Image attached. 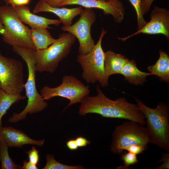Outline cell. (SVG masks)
<instances>
[{
	"label": "cell",
	"instance_id": "cell-1",
	"mask_svg": "<svg viewBox=\"0 0 169 169\" xmlns=\"http://www.w3.org/2000/svg\"><path fill=\"white\" fill-rule=\"evenodd\" d=\"M96 90V95H88L81 100L79 111V115L96 113L103 117L124 119L145 125V117L136 104L129 102L123 97L115 100L109 99L104 94L98 85Z\"/></svg>",
	"mask_w": 169,
	"mask_h": 169
},
{
	"label": "cell",
	"instance_id": "cell-2",
	"mask_svg": "<svg viewBox=\"0 0 169 169\" xmlns=\"http://www.w3.org/2000/svg\"><path fill=\"white\" fill-rule=\"evenodd\" d=\"M14 52L20 56L26 63L28 71V78L24 85L27 104L20 112H14L8 119V121L15 123L25 119L28 114L32 115L44 110L47 106V102L44 100L36 89L35 84L36 72L35 54V51L19 46H13Z\"/></svg>",
	"mask_w": 169,
	"mask_h": 169
},
{
	"label": "cell",
	"instance_id": "cell-3",
	"mask_svg": "<svg viewBox=\"0 0 169 169\" xmlns=\"http://www.w3.org/2000/svg\"><path fill=\"white\" fill-rule=\"evenodd\" d=\"M136 105L144 115L150 143L169 151V116L168 105L158 103L155 108L149 107L134 97Z\"/></svg>",
	"mask_w": 169,
	"mask_h": 169
},
{
	"label": "cell",
	"instance_id": "cell-4",
	"mask_svg": "<svg viewBox=\"0 0 169 169\" xmlns=\"http://www.w3.org/2000/svg\"><path fill=\"white\" fill-rule=\"evenodd\" d=\"M0 22L5 30L2 35L5 43L36 51L31 38V29L23 24L13 7L6 4L0 6Z\"/></svg>",
	"mask_w": 169,
	"mask_h": 169
},
{
	"label": "cell",
	"instance_id": "cell-5",
	"mask_svg": "<svg viewBox=\"0 0 169 169\" xmlns=\"http://www.w3.org/2000/svg\"><path fill=\"white\" fill-rule=\"evenodd\" d=\"M76 38L71 33H63L47 48L35 51L36 70L40 72H54L59 63L66 57L75 42Z\"/></svg>",
	"mask_w": 169,
	"mask_h": 169
},
{
	"label": "cell",
	"instance_id": "cell-6",
	"mask_svg": "<svg viewBox=\"0 0 169 169\" xmlns=\"http://www.w3.org/2000/svg\"><path fill=\"white\" fill-rule=\"evenodd\" d=\"M106 32L102 28L99 40L91 51L86 54H79L77 61L82 69V77L86 83L98 81L103 87L108 85V79L104 70L105 52L101 46L102 40Z\"/></svg>",
	"mask_w": 169,
	"mask_h": 169
},
{
	"label": "cell",
	"instance_id": "cell-7",
	"mask_svg": "<svg viewBox=\"0 0 169 169\" xmlns=\"http://www.w3.org/2000/svg\"><path fill=\"white\" fill-rule=\"evenodd\" d=\"M150 143L146 127L136 122L130 120L117 125L112 134L110 150L120 154L128 146L137 145L147 149Z\"/></svg>",
	"mask_w": 169,
	"mask_h": 169
},
{
	"label": "cell",
	"instance_id": "cell-8",
	"mask_svg": "<svg viewBox=\"0 0 169 169\" xmlns=\"http://www.w3.org/2000/svg\"><path fill=\"white\" fill-rule=\"evenodd\" d=\"M90 93L88 86L71 75H64L62 78L61 84L59 86L51 88L45 86L40 91V94L44 100L56 96L69 100V102L65 109L74 104L80 103L82 99L88 95Z\"/></svg>",
	"mask_w": 169,
	"mask_h": 169
},
{
	"label": "cell",
	"instance_id": "cell-9",
	"mask_svg": "<svg viewBox=\"0 0 169 169\" xmlns=\"http://www.w3.org/2000/svg\"><path fill=\"white\" fill-rule=\"evenodd\" d=\"M24 84L22 63L4 57L0 51V87L8 94H19Z\"/></svg>",
	"mask_w": 169,
	"mask_h": 169
},
{
	"label": "cell",
	"instance_id": "cell-10",
	"mask_svg": "<svg viewBox=\"0 0 169 169\" xmlns=\"http://www.w3.org/2000/svg\"><path fill=\"white\" fill-rule=\"evenodd\" d=\"M79 19L74 24L63 25L62 30L67 31L77 38L79 42V54H86L92 49L95 42L91 35V28L96 19V14L91 8H85L80 14Z\"/></svg>",
	"mask_w": 169,
	"mask_h": 169
},
{
	"label": "cell",
	"instance_id": "cell-11",
	"mask_svg": "<svg viewBox=\"0 0 169 169\" xmlns=\"http://www.w3.org/2000/svg\"><path fill=\"white\" fill-rule=\"evenodd\" d=\"M151 19L141 29L125 37H118L125 41L129 38L141 33L148 34H161L169 39V10L155 6L150 14Z\"/></svg>",
	"mask_w": 169,
	"mask_h": 169
},
{
	"label": "cell",
	"instance_id": "cell-12",
	"mask_svg": "<svg viewBox=\"0 0 169 169\" xmlns=\"http://www.w3.org/2000/svg\"><path fill=\"white\" fill-rule=\"evenodd\" d=\"M71 5L101 9L104 14L112 15L117 23H121L124 18L125 9L120 0H65L59 3L58 7Z\"/></svg>",
	"mask_w": 169,
	"mask_h": 169
},
{
	"label": "cell",
	"instance_id": "cell-13",
	"mask_svg": "<svg viewBox=\"0 0 169 169\" xmlns=\"http://www.w3.org/2000/svg\"><path fill=\"white\" fill-rule=\"evenodd\" d=\"M0 140L9 147L20 148L26 145L43 146L44 139L35 140L24 132L11 127H0Z\"/></svg>",
	"mask_w": 169,
	"mask_h": 169
},
{
	"label": "cell",
	"instance_id": "cell-14",
	"mask_svg": "<svg viewBox=\"0 0 169 169\" xmlns=\"http://www.w3.org/2000/svg\"><path fill=\"white\" fill-rule=\"evenodd\" d=\"M82 7L68 8L51 7L47 4L44 0H40L33 10L34 13L41 12L53 13L58 16L64 26L72 24L73 19L80 15L83 10Z\"/></svg>",
	"mask_w": 169,
	"mask_h": 169
},
{
	"label": "cell",
	"instance_id": "cell-15",
	"mask_svg": "<svg viewBox=\"0 0 169 169\" xmlns=\"http://www.w3.org/2000/svg\"><path fill=\"white\" fill-rule=\"evenodd\" d=\"M13 7L22 22L28 25L31 28L50 29L49 25L58 26L61 23L59 19H49L34 14L30 12L29 8L26 5Z\"/></svg>",
	"mask_w": 169,
	"mask_h": 169
},
{
	"label": "cell",
	"instance_id": "cell-16",
	"mask_svg": "<svg viewBox=\"0 0 169 169\" xmlns=\"http://www.w3.org/2000/svg\"><path fill=\"white\" fill-rule=\"evenodd\" d=\"M129 60L125 56L111 50L105 52L104 70L106 76L109 78L111 75L120 74Z\"/></svg>",
	"mask_w": 169,
	"mask_h": 169
},
{
	"label": "cell",
	"instance_id": "cell-17",
	"mask_svg": "<svg viewBox=\"0 0 169 169\" xmlns=\"http://www.w3.org/2000/svg\"><path fill=\"white\" fill-rule=\"evenodd\" d=\"M120 74L123 75L124 80L135 85H143L146 81V77L151 75L150 73L142 71L137 68L136 61L129 60L122 69Z\"/></svg>",
	"mask_w": 169,
	"mask_h": 169
},
{
	"label": "cell",
	"instance_id": "cell-18",
	"mask_svg": "<svg viewBox=\"0 0 169 169\" xmlns=\"http://www.w3.org/2000/svg\"><path fill=\"white\" fill-rule=\"evenodd\" d=\"M159 57L154 65L147 67L151 75L156 76L159 79L166 83L169 82V56L165 51H159Z\"/></svg>",
	"mask_w": 169,
	"mask_h": 169
},
{
	"label": "cell",
	"instance_id": "cell-19",
	"mask_svg": "<svg viewBox=\"0 0 169 169\" xmlns=\"http://www.w3.org/2000/svg\"><path fill=\"white\" fill-rule=\"evenodd\" d=\"M31 37L36 50L45 49L56 40L45 28H31Z\"/></svg>",
	"mask_w": 169,
	"mask_h": 169
},
{
	"label": "cell",
	"instance_id": "cell-20",
	"mask_svg": "<svg viewBox=\"0 0 169 169\" xmlns=\"http://www.w3.org/2000/svg\"><path fill=\"white\" fill-rule=\"evenodd\" d=\"M26 99V96H23L21 94H8L0 87V127L2 126V118L10 107Z\"/></svg>",
	"mask_w": 169,
	"mask_h": 169
},
{
	"label": "cell",
	"instance_id": "cell-21",
	"mask_svg": "<svg viewBox=\"0 0 169 169\" xmlns=\"http://www.w3.org/2000/svg\"><path fill=\"white\" fill-rule=\"evenodd\" d=\"M9 147L0 140V161L2 169H22V166L14 162L8 153Z\"/></svg>",
	"mask_w": 169,
	"mask_h": 169
},
{
	"label": "cell",
	"instance_id": "cell-22",
	"mask_svg": "<svg viewBox=\"0 0 169 169\" xmlns=\"http://www.w3.org/2000/svg\"><path fill=\"white\" fill-rule=\"evenodd\" d=\"M46 163L43 169H84L79 165L71 166L62 164L57 161L53 154H47L46 156Z\"/></svg>",
	"mask_w": 169,
	"mask_h": 169
},
{
	"label": "cell",
	"instance_id": "cell-23",
	"mask_svg": "<svg viewBox=\"0 0 169 169\" xmlns=\"http://www.w3.org/2000/svg\"><path fill=\"white\" fill-rule=\"evenodd\" d=\"M134 8L137 15V30H139L146 24L147 22L145 20L142 9L143 0H129Z\"/></svg>",
	"mask_w": 169,
	"mask_h": 169
},
{
	"label": "cell",
	"instance_id": "cell-24",
	"mask_svg": "<svg viewBox=\"0 0 169 169\" xmlns=\"http://www.w3.org/2000/svg\"><path fill=\"white\" fill-rule=\"evenodd\" d=\"M120 158L123 161L124 165L117 167V169H128L130 166L135 165L138 162L137 155L128 151L122 154Z\"/></svg>",
	"mask_w": 169,
	"mask_h": 169
},
{
	"label": "cell",
	"instance_id": "cell-25",
	"mask_svg": "<svg viewBox=\"0 0 169 169\" xmlns=\"http://www.w3.org/2000/svg\"><path fill=\"white\" fill-rule=\"evenodd\" d=\"M39 151L34 146L26 153L28 154L29 161L35 165H37L39 160Z\"/></svg>",
	"mask_w": 169,
	"mask_h": 169
},
{
	"label": "cell",
	"instance_id": "cell-26",
	"mask_svg": "<svg viewBox=\"0 0 169 169\" xmlns=\"http://www.w3.org/2000/svg\"><path fill=\"white\" fill-rule=\"evenodd\" d=\"M161 157L159 160L157 164L163 161V163L161 166H159L155 169H169V153L162 152L161 153Z\"/></svg>",
	"mask_w": 169,
	"mask_h": 169
},
{
	"label": "cell",
	"instance_id": "cell-27",
	"mask_svg": "<svg viewBox=\"0 0 169 169\" xmlns=\"http://www.w3.org/2000/svg\"><path fill=\"white\" fill-rule=\"evenodd\" d=\"M147 149L145 147L137 145H131L126 147L124 150L134 153L136 155L143 152Z\"/></svg>",
	"mask_w": 169,
	"mask_h": 169
},
{
	"label": "cell",
	"instance_id": "cell-28",
	"mask_svg": "<svg viewBox=\"0 0 169 169\" xmlns=\"http://www.w3.org/2000/svg\"><path fill=\"white\" fill-rule=\"evenodd\" d=\"M31 0H9L8 5L12 7L28 5Z\"/></svg>",
	"mask_w": 169,
	"mask_h": 169
},
{
	"label": "cell",
	"instance_id": "cell-29",
	"mask_svg": "<svg viewBox=\"0 0 169 169\" xmlns=\"http://www.w3.org/2000/svg\"><path fill=\"white\" fill-rule=\"evenodd\" d=\"M155 0H143L142 3V9L143 15L148 13L151 6Z\"/></svg>",
	"mask_w": 169,
	"mask_h": 169
},
{
	"label": "cell",
	"instance_id": "cell-30",
	"mask_svg": "<svg viewBox=\"0 0 169 169\" xmlns=\"http://www.w3.org/2000/svg\"><path fill=\"white\" fill-rule=\"evenodd\" d=\"M75 140L78 147L85 146L90 144L89 141L82 136L77 137Z\"/></svg>",
	"mask_w": 169,
	"mask_h": 169
},
{
	"label": "cell",
	"instance_id": "cell-31",
	"mask_svg": "<svg viewBox=\"0 0 169 169\" xmlns=\"http://www.w3.org/2000/svg\"><path fill=\"white\" fill-rule=\"evenodd\" d=\"M37 165L33 164L29 161L24 160L22 166V169H38Z\"/></svg>",
	"mask_w": 169,
	"mask_h": 169
},
{
	"label": "cell",
	"instance_id": "cell-32",
	"mask_svg": "<svg viewBox=\"0 0 169 169\" xmlns=\"http://www.w3.org/2000/svg\"><path fill=\"white\" fill-rule=\"evenodd\" d=\"M67 147L70 150H77L78 146L76 144L75 140H70L66 143Z\"/></svg>",
	"mask_w": 169,
	"mask_h": 169
},
{
	"label": "cell",
	"instance_id": "cell-33",
	"mask_svg": "<svg viewBox=\"0 0 169 169\" xmlns=\"http://www.w3.org/2000/svg\"><path fill=\"white\" fill-rule=\"evenodd\" d=\"M65 0H44L49 5L55 7H58V5Z\"/></svg>",
	"mask_w": 169,
	"mask_h": 169
},
{
	"label": "cell",
	"instance_id": "cell-34",
	"mask_svg": "<svg viewBox=\"0 0 169 169\" xmlns=\"http://www.w3.org/2000/svg\"><path fill=\"white\" fill-rule=\"evenodd\" d=\"M5 31L4 27L3 25L0 22V34L3 35Z\"/></svg>",
	"mask_w": 169,
	"mask_h": 169
},
{
	"label": "cell",
	"instance_id": "cell-35",
	"mask_svg": "<svg viewBox=\"0 0 169 169\" xmlns=\"http://www.w3.org/2000/svg\"><path fill=\"white\" fill-rule=\"evenodd\" d=\"M3 1L5 2L6 5H8V2L9 0H3Z\"/></svg>",
	"mask_w": 169,
	"mask_h": 169
},
{
	"label": "cell",
	"instance_id": "cell-36",
	"mask_svg": "<svg viewBox=\"0 0 169 169\" xmlns=\"http://www.w3.org/2000/svg\"><path fill=\"white\" fill-rule=\"evenodd\" d=\"M105 1H111L112 0H105Z\"/></svg>",
	"mask_w": 169,
	"mask_h": 169
}]
</instances>
